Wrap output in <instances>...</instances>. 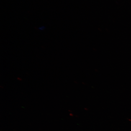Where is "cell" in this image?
I'll list each match as a JSON object with an SVG mask.
<instances>
[]
</instances>
